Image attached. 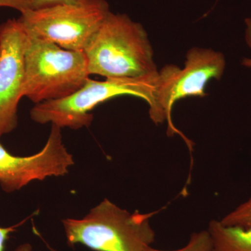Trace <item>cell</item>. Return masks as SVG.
<instances>
[{
  "mask_svg": "<svg viewBox=\"0 0 251 251\" xmlns=\"http://www.w3.org/2000/svg\"><path fill=\"white\" fill-rule=\"evenodd\" d=\"M246 29L245 39L247 45L251 49V18H248L245 20ZM242 65L246 67H251V59L244 58L242 60Z\"/></svg>",
  "mask_w": 251,
  "mask_h": 251,
  "instance_id": "5bb4252c",
  "label": "cell"
},
{
  "mask_svg": "<svg viewBox=\"0 0 251 251\" xmlns=\"http://www.w3.org/2000/svg\"><path fill=\"white\" fill-rule=\"evenodd\" d=\"M26 35L23 97L38 104L66 98L80 90L90 75L85 52Z\"/></svg>",
  "mask_w": 251,
  "mask_h": 251,
  "instance_id": "3957f363",
  "label": "cell"
},
{
  "mask_svg": "<svg viewBox=\"0 0 251 251\" xmlns=\"http://www.w3.org/2000/svg\"><path fill=\"white\" fill-rule=\"evenodd\" d=\"M62 128L52 125L42 150L31 156H16L0 143V186L4 192L19 191L31 181L69 173L74 156L63 143Z\"/></svg>",
  "mask_w": 251,
  "mask_h": 251,
  "instance_id": "52a82bcc",
  "label": "cell"
},
{
  "mask_svg": "<svg viewBox=\"0 0 251 251\" xmlns=\"http://www.w3.org/2000/svg\"><path fill=\"white\" fill-rule=\"evenodd\" d=\"M0 7L11 8L21 13L29 9L27 0H0Z\"/></svg>",
  "mask_w": 251,
  "mask_h": 251,
  "instance_id": "4fadbf2b",
  "label": "cell"
},
{
  "mask_svg": "<svg viewBox=\"0 0 251 251\" xmlns=\"http://www.w3.org/2000/svg\"><path fill=\"white\" fill-rule=\"evenodd\" d=\"M213 251H251V226H226L220 221H211L208 227Z\"/></svg>",
  "mask_w": 251,
  "mask_h": 251,
  "instance_id": "9c48e42d",
  "label": "cell"
},
{
  "mask_svg": "<svg viewBox=\"0 0 251 251\" xmlns=\"http://www.w3.org/2000/svg\"><path fill=\"white\" fill-rule=\"evenodd\" d=\"M150 251H213V243L208 230H202L191 234L188 244L178 250L161 251L151 247Z\"/></svg>",
  "mask_w": 251,
  "mask_h": 251,
  "instance_id": "8fae6325",
  "label": "cell"
},
{
  "mask_svg": "<svg viewBox=\"0 0 251 251\" xmlns=\"http://www.w3.org/2000/svg\"><path fill=\"white\" fill-rule=\"evenodd\" d=\"M226 68V59L221 52L210 49L194 48L186 56L184 69L167 65L158 72V82L154 101L150 107V118L155 124L168 121V135L179 134L190 149L189 141L172 121L175 103L188 97H204L206 84L211 79L220 80Z\"/></svg>",
  "mask_w": 251,
  "mask_h": 251,
  "instance_id": "8992f818",
  "label": "cell"
},
{
  "mask_svg": "<svg viewBox=\"0 0 251 251\" xmlns=\"http://www.w3.org/2000/svg\"><path fill=\"white\" fill-rule=\"evenodd\" d=\"M155 213H130L108 199L81 219L62 220L68 246L95 251H150L155 232L150 220Z\"/></svg>",
  "mask_w": 251,
  "mask_h": 251,
  "instance_id": "7a4b0ae2",
  "label": "cell"
},
{
  "mask_svg": "<svg viewBox=\"0 0 251 251\" xmlns=\"http://www.w3.org/2000/svg\"><path fill=\"white\" fill-rule=\"evenodd\" d=\"M226 226H239L248 227L251 226V196L245 202L237 206L220 221Z\"/></svg>",
  "mask_w": 251,
  "mask_h": 251,
  "instance_id": "30bf717a",
  "label": "cell"
},
{
  "mask_svg": "<svg viewBox=\"0 0 251 251\" xmlns=\"http://www.w3.org/2000/svg\"><path fill=\"white\" fill-rule=\"evenodd\" d=\"M39 237H40L41 238V239H42V240L44 241V242L45 243L46 247H47L48 249H49L50 251H57V250H56V249H54V248H52V247H51V246H50L49 244H48V243L46 242L45 240H44V238L41 237L40 234H39Z\"/></svg>",
  "mask_w": 251,
  "mask_h": 251,
  "instance_id": "e0dca14e",
  "label": "cell"
},
{
  "mask_svg": "<svg viewBox=\"0 0 251 251\" xmlns=\"http://www.w3.org/2000/svg\"><path fill=\"white\" fill-rule=\"evenodd\" d=\"M17 226L11 227H0V251H4L6 241L9 239L10 234L16 230Z\"/></svg>",
  "mask_w": 251,
  "mask_h": 251,
  "instance_id": "9a60e30c",
  "label": "cell"
},
{
  "mask_svg": "<svg viewBox=\"0 0 251 251\" xmlns=\"http://www.w3.org/2000/svg\"><path fill=\"white\" fill-rule=\"evenodd\" d=\"M110 12L105 0H85L27 9L18 19L29 35L69 50L84 51Z\"/></svg>",
  "mask_w": 251,
  "mask_h": 251,
  "instance_id": "5b68a950",
  "label": "cell"
},
{
  "mask_svg": "<svg viewBox=\"0 0 251 251\" xmlns=\"http://www.w3.org/2000/svg\"><path fill=\"white\" fill-rule=\"evenodd\" d=\"M26 32L18 19L0 25V138L16 129L23 98Z\"/></svg>",
  "mask_w": 251,
  "mask_h": 251,
  "instance_id": "ba28073f",
  "label": "cell"
},
{
  "mask_svg": "<svg viewBox=\"0 0 251 251\" xmlns=\"http://www.w3.org/2000/svg\"><path fill=\"white\" fill-rule=\"evenodd\" d=\"M158 82V72L152 75L126 78L94 80L89 77L75 93L57 100L36 104L30 117L36 123H51L62 128L80 129L90 126L92 110L110 99L120 96H133L152 105Z\"/></svg>",
  "mask_w": 251,
  "mask_h": 251,
  "instance_id": "277c9868",
  "label": "cell"
},
{
  "mask_svg": "<svg viewBox=\"0 0 251 251\" xmlns=\"http://www.w3.org/2000/svg\"><path fill=\"white\" fill-rule=\"evenodd\" d=\"M14 251H32V247L29 243H24L18 246Z\"/></svg>",
  "mask_w": 251,
  "mask_h": 251,
  "instance_id": "2e32d148",
  "label": "cell"
},
{
  "mask_svg": "<svg viewBox=\"0 0 251 251\" xmlns=\"http://www.w3.org/2000/svg\"><path fill=\"white\" fill-rule=\"evenodd\" d=\"M90 75L126 78L158 73L143 25L110 11L84 50Z\"/></svg>",
  "mask_w": 251,
  "mask_h": 251,
  "instance_id": "6da1fadb",
  "label": "cell"
},
{
  "mask_svg": "<svg viewBox=\"0 0 251 251\" xmlns=\"http://www.w3.org/2000/svg\"><path fill=\"white\" fill-rule=\"evenodd\" d=\"M29 9L37 10L58 5L76 4L85 0H27Z\"/></svg>",
  "mask_w": 251,
  "mask_h": 251,
  "instance_id": "7c38bea8",
  "label": "cell"
}]
</instances>
